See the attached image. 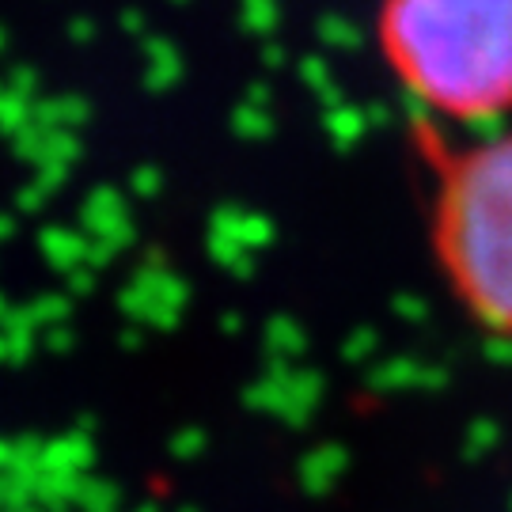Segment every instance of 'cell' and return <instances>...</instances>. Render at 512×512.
Listing matches in <instances>:
<instances>
[{"label":"cell","instance_id":"1","mask_svg":"<svg viewBox=\"0 0 512 512\" xmlns=\"http://www.w3.org/2000/svg\"><path fill=\"white\" fill-rule=\"evenodd\" d=\"M418 145L433 175L429 239L463 311L512 338V133L452 145L421 122Z\"/></svg>","mask_w":512,"mask_h":512},{"label":"cell","instance_id":"2","mask_svg":"<svg viewBox=\"0 0 512 512\" xmlns=\"http://www.w3.org/2000/svg\"><path fill=\"white\" fill-rule=\"evenodd\" d=\"M387 69L444 122L512 110V0H380Z\"/></svg>","mask_w":512,"mask_h":512}]
</instances>
